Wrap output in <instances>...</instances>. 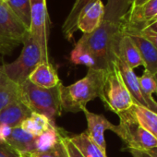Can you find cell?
<instances>
[{
  "label": "cell",
  "instance_id": "obj_1",
  "mask_svg": "<svg viewBox=\"0 0 157 157\" xmlns=\"http://www.w3.org/2000/svg\"><path fill=\"white\" fill-rule=\"evenodd\" d=\"M123 34L122 25L103 21L92 33L83 34L76 44L86 50L94 59L97 69L112 67L118 53V43Z\"/></svg>",
  "mask_w": 157,
  "mask_h": 157
},
{
  "label": "cell",
  "instance_id": "obj_2",
  "mask_svg": "<svg viewBox=\"0 0 157 157\" xmlns=\"http://www.w3.org/2000/svg\"><path fill=\"white\" fill-rule=\"evenodd\" d=\"M105 70L89 68L87 75L69 86L60 84V105L65 111L77 113L86 108L88 102L99 97Z\"/></svg>",
  "mask_w": 157,
  "mask_h": 157
},
{
  "label": "cell",
  "instance_id": "obj_3",
  "mask_svg": "<svg viewBox=\"0 0 157 157\" xmlns=\"http://www.w3.org/2000/svg\"><path fill=\"white\" fill-rule=\"evenodd\" d=\"M60 84L55 88L45 89L33 84L26 80L20 85V100L32 111L46 117L53 125L60 115Z\"/></svg>",
  "mask_w": 157,
  "mask_h": 157
},
{
  "label": "cell",
  "instance_id": "obj_4",
  "mask_svg": "<svg viewBox=\"0 0 157 157\" xmlns=\"http://www.w3.org/2000/svg\"><path fill=\"white\" fill-rule=\"evenodd\" d=\"M99 98L106 109L117 115L129 109L134 105L115 62L112 67L105 70Z\"/></svg>",
  "mask_w": 157,
  "mask_h": 157
},
{
  "label": "cell",
  "instance_id": "obj_5",
  "mask_svg": "<svg viewBox=\"0 0 157 157\" xmlns=\"http://www.w3.org/2000/svg\"><path fill=\"white\" fill-rule=\"evenodd\" d=\"M119 124L113 130L125 143L124 150L149 151L157 147V139L144 129L135 119L130 110L119 113Z\"/></svg>",
  "mask_w": 157,
  "mask_h": 157
},
{
  "label": "cell",
  "instance_id": "obj_6",
  "mask_svg": "<svg viewBox=\"0 0 157 157\" xmlns=\"http://www.w3.org/2000/svg\"><path fill=\"white\" fill-rule=\"evenodd\" d=\"M22 43L23 48L20 56L15 61L2 66L8 78L18 85L28 80L30 74L43 62L41 48L29 33Z\"/></svg>",
  "mask_w": 157,
  "mask_h": 157
},
{
  "label": "cell",
  "instance_id": "obj_7",
  "mask_svg": "<svg viewBox=\"0 0 157 157\" xmlns=\"http://www.w3.org/2000/svg\"><path fill=\"white\" fill-rule=\"evenodd\" d=\"M31 3V27L29 33L39 44L43 62L49 63L47 47V23L48 14L46 0H30Z\"/></svg>",
  "mask_w": 157,
  "mask_h": 157
},
{
  "label": "cell",
  "instance_id": "obj_8",
  "mask_svg": "<svg viewBox=\"0 0 157 157\" xmlns=\"http://www.w3.org/2000/svg\"><path fill=\"white\" fill-rule=\"evenodd\" d=\"M28 30L10 10L5 0H0V43H22Z\"/></svg>",
  "mask_w": 157,
  "mask_h": 157
},
{
  "label": "cell",
  "instance_id": "obj_9",
  "mask_svg": "<svg viewBox=\"0 0 157 157\" xmlns=\"http://www.w3.org/2000/svg\"><path fill=\"white\" fill-rule=\"evenodd\" d=\"M82 112L85 115L87 120V127H88L85 133L103 151L106 152L105 131V130L113 131L116 125L108 121V119H106L105 116L92 113L89 110H87V108H84Z\"/></svg>",
  "mask_w": 157,
  "mask_h": 157
},
{
  "label": "cell",
  "instance_id": "obj_10",
  "mask_svg": "<svg viewBox=\"0 0 157 157\" xmlns=\"http://www.w3.org/2000/svg\"><path fill=\"white\" fill-rule=\"evenodd\" d=\"M104 17L105 5L102 0H97L85 8L80 14L77 21V29L84 34L92 33L102 24Z\"/></svg>",
  "mask_w": 157,
  "mask_h": 157
},
{
  "label": "cell",
  "instance_id": "obj_11",
  "mask_svg": "<svg viewBox=\"0 0 157 157\" xmlns=\"http://www.w3.org/2000/svg\"><path fill=\"white\" fill-rule=\"evenodd\" d=\"M123 33L128 34L139 49L144 67L152 75L157 74V49L140 33L134 30L123 29Z\"/></svg>",
  "mask_w": 157,
  "mask_h": 157
},
{
  "label": "cell",
  "instance_id": "obj_12",
  "mask_svg": "<svg viewBox=\"0 0 157 157\" xmlns=\"http://www.w3.org/2000/svg\"><path fill=\"white\" fill-rule=\"evenodd\" d=\"M115 64L117 67V69L120 72V75L122 77V80L130 94V96L134 102V105L144 106L149 109L148 104L146 103L145 99L143 98V95L140 91V83H139V78L136 73L133 69H131L119 56H117L115 59Z\"/></svg>",
  "mask_w": 157,
  "mask_h": 157
},
{
  "label": "cell",
  "instance_id": "obj_13",
  "mask_svg": "<svg viewBox=\"0 0 157 157\" xmlns=\"http://www.w3.org/2000/svg\"><path fill=\"white\" fill-rule=\"evenodd\" d=\"M28 80L33 84L45 89L55 88L61 82L55 67L50 63L45 62H42L35 67L28 77Z\"/></svg>",
  "mask_w": 157,
  "mask_h": 157
},
{
  "label": "cell",
  "instance_id": "obj_14",
  "mask_svg": "<svg viewBox=\"0 0 157 157\" xmlns=\"http://www.w3.org/2000/svg\"><path fill=\"white\" fill-rule=\"evenodd\" d=\"M31 114L32 111L21 100H17L0 111V125H8L11 128L20 127Z\"/></svg>",
  "mask_w": 157,
  "mask_h": 157
},
{
  "label": "cell",
  "instance_id": "obj_15",
  "mask_svg": "<svg viewBox=\"0 0 157 157\" xmlns=\"http://www.w3.org/2000/svg\"><path fill=\"white\" fill-rule=\"evenodd\" d=\"M117 55L133 70L140 66L144 67L138 47L136 46L130 36H128V34H122L118 43Z\"/></svg>",
  "mask_w": 157,
  "mask_h": 157
},
{
  "label": "cell",
  "instance_id": "obj_16",
  "mask_svg": "<svg viewBox=\"0 0 157 157\" xmlns=\"http://www.w3.org/2000/svg\"><path fill=\"white\" fill-rule=\"evenodd\" d=\"M35 136L26 132L21 127L12 128V132L6 143L20 153H33L35 151Z\"/></svg>",
  "mask_w": 157,
  "mask_h": 157
},
{
  "label": "cell",
  "instance_id": "obj_17",
  "mask_svg": "<svg viewBox=\"0 0 157 157\" xmlns=\"http://www.w3.org/2000/svg\"><path fill=\"white\" fill-rule=\"evenodd\" d=\"M132 1L133 0H107L106 5H105L104 21L122 25L131 9Z\"/></svg>",
  "mask_w": 157,
  "mask_h": 157
},
{
  "label": "cell",
  "instance_id": "obj_18",
  "mask_svg": "<svg viewBox=\"0 0 157 157\" xmlns=\"http://www.w3.org/2000/svg\"><path fill=\"white\" fill-rule=\"evenodd\" d=\"M17 100H20V85L10 80L0 66V111Z\"/></svg>",
  "mask_w": 157,
  "mask_h": 157
},
{
  "label": "cell",
  "instance_id": "obj_19",
  "mask_svg": "<svg viewBox=\"0 0 157 157\" xmlns=\"http://www.w3.org/2000/svg\"><path fill=\"white\" fill-rule=\"evenodd\" d=\"M97 0H75V2L72 6V9L70 10L69 14L67 15L63 26H62V32L65 35V37L68 40H70L75 33L77 29V21L80 14L82 12V10L87 8L89 5L94 3Z\"/></svg>",
  "mask_w": 157,
  "mask_h": 157
},
{
  "label": "cell",
  "instance_id": "obj_20",
  "mask_svg": "<svg viewBox=\"0 0 157 157\" xmlns=\"http://www.w3.org/2000/svg\"><path fill=\"white\" fill-rule=\"evenodd\" d=\"M129 110L137 122L157 139V113L136 105H133Z\"/></svg>",
  "mask_w": 157,
  "mask_h": 157
},
{
  "label": "cell",
  "instance_id": "obj_21",
  "mask_svg": "<svg viewBox=\"0 0 157 157\" xmlns=\"http://www.w3.org/2000/svg\"><path fill=\"white\" fill-rule=\"evenodd\" d=\"M138 78L141 94L148 104L149 109L154 113H157V101H155L152 97V94H156L157 92V83L154 75L144 69L142 75L138 77Z\"/></svg>",
  "mask_w": 157,
  "mask_h": 157
},
{
  "label": "cell",
  "instance_id": "obj_22",
  "mask_svg": "<svg viewBox=\"0 0 157 157\" xmlns=\"http://www.w3.org/2000/svg\"><path fill=\"white\" fill-rule=\"evenodd\" d=\"M70 140L84 157H107L106 152L103 151L85 132L73 136Z\"/></svg>",
  "mask_w": 157,
  "mask_h": 157
},
{
  "label": "cell",
  "instance_id": "obj_23",
  "mask_svg": "<svg viewBox=\"0 0 157 157\" xmlns=\"http://www.w3.org/2000/svg\"><path fill=\"white\" fill-rule=\"evenodd\" d=\"M64 136L65 135L60 132V129H58L56 125H51L44 133L35 137V151L42 152L51 149L59 142Z\"/></svg>",
  "mask_w": 157,
  "mask_h": 157
},
{
  "label": "cell",
  "instance_id": "obj_24",
  "mask_svg": "<svg viewBox=\"0 0 157 157\" xmlns=\"http://www.w3.org/2000/svg\"><path fill=\"white\" fill-rule=\"evenodd\" d=\"M51 125L53 124L46 117L32 112L31 116L26 118L20 127L26 132L36 137L44 133Z\"/></svg>",
  "mask_w": 157,
  "mask_h": 157
},
{
  "label": "cell",
  "instance_id": "obj_25",
  "mask_svg": "<svg viewBox=\"0 0 157 157\" xmlns=\"http://www.w3.org/2000/svg\"><path fill=\"white\" fill-rule=\"evenodd\" d=\"M5 1L29 32L31 27L30 0H5Z\"/></svg>",
  "mask_w": 157,
  "mask_h": 157
},
{
  "label": "cell",
  "instance_id": "obj_26",
  "mask_svg": "<svg viewBox=\"0 0 157 157\" xmlns=\"http://www.w3.org/2000/svg\"><path fill=\"white\" fill-rule=\"evenodd\" d=\"M70 60L76 65H84L88 68L95 67V62L93 56L86 50L78 46V44H76L73 50L71 51Z\"/></svg>",
  "mask_w": 157,
  "mask_h": 157
},
{
  "label": "cell",
  "instance_id": "obj_27",
  "mask_svg": "<svg viewBox=\"0 0 157 157\" xmlns=\"http://www.w3.org/2000/svg\"><path fill=\"white\" fill-rule=\"evenodd\" d=\"M30 154L32 155V157H69L66 146L62 140L59 142H57L54 147H52L51 149L45 151H42V152L35 151Z\"/></svg>",
  "mask_w": 157,
  "mask_h": 157
},
{
  "label": "cell",
  "instance_id": "obj_28",
  "mask_svg": "<svg viewBox=\"0 0 157 157\" xmlns=\"http://www.w3.org/2000/svg\"><path fill=\"white\" fill-rule=\"evenodd\" d=\"M62 140H63V142H64V144L66 146V149L67 151V153H68L69 157H84L82 154V152L78 151V149L73 144V142L71 141L69 137L64 136Z\"/></svg>",
  "mask_w": 157,
  "mask_h": 157
},
{
  "label": "cell",
  "instance_id": "obj_29",
  "mask_svg": "<svg viewBox=\"0 0 157 157\" xmlns=\"http://www.w3.org/2000/svg\"><path fill=\"white\" fill-rule=\"evenodd\" d=\"M0 157H21V153L8 143L0 141Z\"/></svg>",
  "mask_w": 157,
  "mask_h": 157
},
{
  "label": "cell",
  "instance_id": "obj_30",
  "mask_svg": "<svg viewBox=\"0 0 157 157\" xmlns=\"http://www.w3.org/2000/svg\"><path fill=\"white\" fill-rule=\"evenodd\" d=\"M128 30H132V29H128ZM134 31H137V30H134ZM137 32L140 33L143 37H145L157 49V33H153V32L149 31V30H146V29L141 30V31H137Z\"/></svg>",
  "mask_w": 157,
  "mask_h": 157
},
{
  "label": "cell",
  "instance_id": "obj_31",
  "mask_svg": "<svg viewBox=\"0 0 157 157\" xmlns=\"http://www.w3.org/2000/svg\"><path fill=\"white\" fill-rule=\"evenodd\" d=\"M11 127L8 125H0V141L6 142L12 132Z\"/></svg>",
  "mask_w": 157,
  "mask_h": 157
},
{
  "label": "cell",
  "instance_id": "obj_32",
  "mask_svg": "<svg viewBox=\"0 0 157 157\" xmlns=\"http://www.w3.org/2000/svg\"><path fill=\"white\" fill-rule=\"evenodd\" d=\"M132 157H153L148 151H138V150H127Z\"/></svg>",
  "mask_w": 157,
  "mask_h": 157
},
{
  "label": "cell",
  "instance_id": "obj_33",
  "mask_svg": "<svg viewBox=\"0 0 157 157\" xmlns=\"http://www.w3.org/2000/svg\"><path fill=\"white\" fill-rule=\"evenodd\" d=\"M146 30H149V31H151L153 33H157V20H155L154 21H152L151 23H150L146 28ZM144 30V29H143Z\"/></svg>",
  "mask_w": 157,
  "mask_h": 157
},
{
  "label": "cell",
  "instance_id": "obj_34",
  "mask_svg": "<svg viewBox=\"0 0 157 157\" xmlns=\"http://www.w3.org/2000/svg\"><path fill=\"white\" fill-rule=\"evenodd\" d=\"M146 1H147V0H133V1H132V6H131V8L140 6V5H142L143 3H145Z\"/></svg>",
  "mask_w": 157,
  "mask_h": 157
},
{
  "label": "cell",
  "instance_id": "obj_35",
  "mask_svg": "<svg viewBox=\"0 0 157 157\" xmlns=\"http://www.w3.org/2000/svg\"><path fill=\"white\" fill-rule=\"evenodd\" d=\"M151 155H152L153 157H157V147L156 148H153V149H151V150H149V151H147Z\"/></svg>",
  "mask_w": 157,
  "mask_h": 157
},
{
  "label": "cell",
  "instance_id": "obj_36",
  "mask_svg": "<svg viewBox=\"0 0 157 157\" xmlns=\"http://www.w3.org/2000/svg\"><path fill=\"white\" fill-rule=\"evenodd\" d=\"M21 157H32L30 153H21Z\"/></svg>",
  "mask_w": 157,
  "mask_h": 157
},
{
  "label": "cell",
  "instance_id": "obj_37",
  "mask_svg": "<svg viewBox=\"0 0 157 157\" xmlns=\"http://www.w3.org/2000/svg\"><path fill=\"white\" fill-rule=\"evenodd\" d=\"M154 77H155V80H156V83H157V74H156V75H154ZM156 94H157V92H156Z\"/></svg>",
  "mask_w": 157,
  "mask_h": 157
},
{
  "label": "cell",
  "instance_id": "obj_38",
  "mask_svg": "<svg viewBox=\"0 0 157 157\" xmlns=\"http://www.w3.org/2000/svg\"><path fill=\"white\" fill-rule=\"evenodd\" d=\"M0 46H1V43H0Z\"/></svg>",
  "mask_w": 157,
  "mask_h": 157
}]
</instances>
